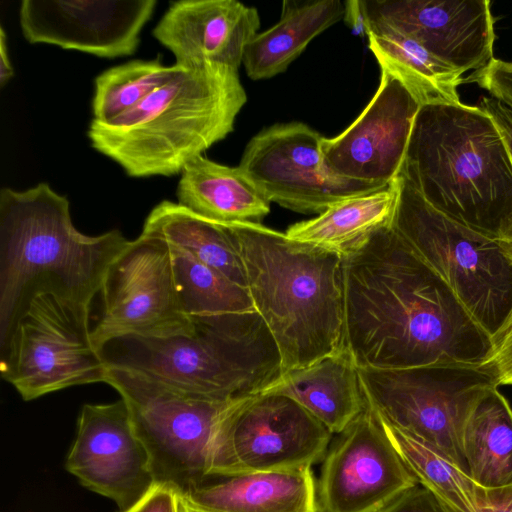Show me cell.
Wrapping results in <instances>:
<instances>
[{
  "mask_svg": "<svg viewBox=\"0 0 512 512\" xmlns=\"http://www.w3.org/2000/svg\"><path fill=\"white\" fill-rule=\"evenodd\" d=\"M345 346L359 369L482 365L490 335L391 225L344 256Z\"/></svg>",
  "mask_w": 512,
  "mask_h": 512,
  "instance_id": "1",
  "label": "cell"
},
{
  "mask_svg": "<svg viewBox=\"0 0 512 512\" xmlns=\"http://www.w3.org/2000/svg\"><path fill=\"white\" fill-rule=\"evenodd\" d=\"M130 240L115 229H76L69 201L47 183L0 191V354L31 300L55 293L90 308L104 276Z\"/></svg>",
  "mask_w": 512,
  "mask_h": 512,
  "instance_id": "2",
  "label": "cell"
},
{
  "mask_svg": "<svg viewBox=\"0 0 512 512\" xmlns=\"http://www.w3.org/2000/svg\"><path fill=\"white\" fill-rule=\"evenodd\" d=\"M223 225L242 257L254 309L279 349L284 372L344 351V257L261 223Z\"/></svg>",
  "mask_w": 512,
  "mask_h": 512,
  "instance_id": "3",
  "label": "cell"
},
{
  "mask_svg": "<svg viewBox=\"0 0 512 512\" xmlns=\"http://www.w3.org/2000/svg\"><path fill=\"white\" fill-rule=\"evenodd\" d=\"M399 175L445 216L510 244L512 159L480 106L422 105Z\"/></svg>",
  "mask_w": 512,
  "mask_h": 512,
  "instance_id": "4",
  "label": "cell"
},
{
  "mask_svg": "<svg viewBox=\"0 0 512 512\" xmlns=\"http://www.w3.org/2000/svg\"><path fill=\"white\" fill-rule=\"evenodd\" d=\"M246 101L238 70L183 69L120 117L93 119L88 137L131 177L173 176L233 131Z\"/></svg>",
  "mask_w": 512,
  "mask_h": 512,
  "instance_id": "5",
  "label": "cell"
},
{
  "mask_svg": "<svg viewBox=\"0 0 512 512\" xmlns=\"http://www.w3.org/2000/svg\"><path fill=\"white\" fill-rule=\"evenodd\" d=\"M192 324L190 333L115 337L98 351L107 367L216 400L260 394L283 375L279 349L257 311L211 316Z\"/></svg>",
  "mask_w": 512,
  "mask_h": 512,
  "instance_id": "6",
  "label": "cell"
},
{
  "mask_svg": "<svg viewBox=\"0 0 512 512\" xmlns=\"http://www.w3.org/2000/svg\"><path fill=\"white\" fill-rule=\"evenodd\" d=\"M105 383L125 401L155 482L186 490L214 478L224 430L244 398L216 400L112 367Z\"/></svg>",
  "mask_w": 512,
  "mask_h": 512,
  "instance_id": "7",
  "label": "cell"
},
{
  "mask_svg": "<svg viewBox=\"0 0 512 512\" xmlns=\"http://www.w3.org/2000/svg\"><path fill=\"white\" fill-rule=\"evenodd\" d=\"M391 226L490 335L512 308V248L429 205L401 175Z\"/></svg>",
  "mask_w": 512,
  "mask_h": 512,
  "instance_id": "8",
  "label": "cell"
},
{
  "mask_svg": "<svg viewBox=\"0 0 512 512\" xmlns=\"http://www.w3.org/2000/svg\"><path fill=\"white\" fill-rule=\"evenodd\" d=\"M358 371L366 400L380 417L433 445L468 474L461 432L478 398L498 387L492 373L460 363Z\"/></svg>",
  "mask_w": 512,
  "mask_h": 512,
  "instance_id": "9",
  "label": "cell"
},
{
  "mask_svg": "<svg viewBox=\"0 0 512 512\" xmlns=\"http://www.w3.org/2000/svg\"><path fill=\"white\" fill-rule=\"evenodd\" d=\"M90 308L55 293L34 297L0 354L1 377L30 401L105 382L108 367L91 338Z\"/></svg>",
  "mask_w": 512,
  "mask_h": 512,
  "instance_id": "10",
  "label": "cell"
},
{
  "mask_svg": "<svg viewBox=\"0 0 512 512\" xmlns=\"http://www.w3.org/2000/svg\"><path fill=\"white\" fill-rule=\"evenodd\" d=\"M99 294L101 315L91 332L97 350L115 337H163L194 328L182 311L171 250L161 238L141 232L130 240L109 266Z\"/></svg>",
  "mask_w": 512,
  "mask_h": 512,
  "instance_id": "11",
  "label": "cell"
},
{
  "mask_svg": "<svg viewBox=\"0 0 512 512\" xmlns=\"http://www.w3.org/2000/svg\"><path fill=\"white\" fill-rule=\"evenodd\" d=\"M332 433L294 399L262 392L242 399L223 433L214 478L311 467Z\"/></svg>",
  "mask_w": 512,
  "mask_h": 512,
  "instance_id": "12",
  "label": "cell"
},
{
  "mask_svg": "<svg viewBox=\"0 0 512 512\" xmlns=\"http://www.w3.org/2000/svg\"><path fill=\"white\" fill-rule=\"evenodd\" d=\"M323 136L301 122L272 125L248 142L239 167L271 202L320 214L344 199L388 185L336 177L324 167Z\"/></svg>",
  "mask_w": 512,
  "mask_h": 512,
  "instance_id": "13",
  "label": "cell"
},
{
  "mask_svg": "<svg viewBox=\"0 0 512 512\" xmlns=\"http://www.w3.org/2000/svg\"><path fill=\"white\" fill-rule=\"evenodd\" d=\"M322 461L316 482L319 512H379L419 484L368 402Z\"/></svg>",
  "mask_w": 512,
  "mask_h": 512,
  "instance_id": "14",
  "label": "cell"
},
{
  "mask_svg": "<svg viewBox=\"0 0 512 512\" xmlns=\"http://www.w3.org/2000/svg\"><path fill=\"white\" fill-rule=\"evenodd\" d=\"M420 107L398 78L381 70L378 88L360 115L339 135L323 137L325 169L339 178L389 185L401 172Z\"/></svg>",
  "mask_w": 512,
  "mask_h": 512,
  "instance_id": "15",
  "label": "cell"
},
{
  "mask_svg": "<svg viewBox=\"0 0 512 512\" xmlns=\"http://www.w3.org/2000/svg\"><path fill=\"white\" fill-rule=\"evenodd\" d=\"M65 465L83 486L113 500L122 511L155 483L148 452L123 399L83 405Z\"/></svg>",
  "mask_w": 512,
  "mask_h": 512,
  "instance_id": "16",
  "label": "cell"
},
{
  "mask_svg": "<svg viewBox=\"0 0 512 512\" xmlns=\"http://www.w3.org/2000/svg\"><path fill=\"white\" fill-rule=\"evenodd\" d=\"M156 4V0H23L19 23L32 44L116 58L135 53Z\"/></svg>",
  "mask_w": 512,
  "mask_h": 512,
  "instance_id": "17",
  "label": "cell"
},
{
  "mask_svg": "<svg viewBox=\"0 0 512 512\" xmlns=\"http://www.w3.org/2000/svg\"><path fill=\"white\" fill-rule=\"evenodd\" d=\"M363 5L369 22L395 28L463 74L494 59L488 0H363Z\"/></svg>",
  "mask_w": 512,
  "mask_h": 512,
  "instance_id": "18",
  "label": "cell"
},
{
  "mask_svg": "<svg viewBox=\"0 0 512 512\" xmlns=\"http://www.w3.org/2000/svg\"><path fill=\"white\" fill-rule=\"evenodd\" d=\"M259 27L257 9L239 1L181 0L170 3L152 35L183 69L217 65L238 70Z\"/></svg>",
  "mask_w": 512,
  "mask_h": 512,
  "instance_id": "19",
  "label": "cell"
},
{
  "mask_svg": "<svg viewBox=\"0 0 512 512\" xmlns=\"http://www.w3.org/2000/svg\"><path fill=\"white\" fill-rule=\"evenodd\" d=\"M311 467L212 478L178 490L180 512H319Z\"/></svg>",
  "mask_w": 512,
  "mask_h": 512,
  "instance_id": "20",
  "label": "cell"
},
{
  "mask_svg": "<svg viewBox=\"0 0 512 512\" xmlns=\"http://www.w3.org/2000/svg\"><path fill=\"white\" fill-rule=\"evenodd\" d=\"M264 392L294 399L332 434L345 430L367 406L358 368L346 349L284 372Z\"/></svg>",
  "mask_w": 512,
  "mask_h": 512,
  "instance_id": "21",
  "label": "cell"
},
{
  "mask_svg": "<svg viewBox=\"0 0 512 512\" xmlns=\"http://www.w3.org/2000/svg\"><path fill=\"white\" fill-rule=\"evenodd\" d=\"M176 195L179 205L221 224L260 223L270 212V201L239 166L203 155L185 165Z\"/></svg>",
  "mask_w": 512,
  "mask_h": 512,
  "instance_id": "22",
  "label": "cell"
},
{
  "mask_svg": "<svg viewBox=\"0 0 512 512\" xmlns=\"http://www.w3.org/2000/svg\"><path fill=\"white\" fill-rule=\"evenodd\" d=\"M470 478L503 504L512 497V408L497 387L472 406L460 437Z\"/></svg>",
  "mask_w": 512,
  "mask_h": 512,
  "instance_id": "23",
  "label": "cell"
},
{
  "mask_svg": "<svg viewBox=\"0 0 512 512\" xmlns=\"http://www.w3.org/2000/svg\"><path fill=\"white\" fill-rule=\"evenodd\" d=\"M344 11L340 0L283 1L279 21L246 47L242 64L248 77L263 80L285 71L316 36L343 19Z\"/></svg>",
  "mask_w": 512,
  "mask_h": 512,
  "instance_id": "24",
  "label": "cell"
},
{
  "mask_svg": "<svg viewBox=\"0 0 512 512\" xmlns=\"http://www.w3.org/2000/svg\"><path fill=\"white\" fill-rule=\"evenodd\" d=\"M399 189L397 177L384 189L344 199L315 218L289 226L285 234L291 240L325 248L344 257L371 234L392 224Z\"/></svg>",
  "mask_w": 512,
  "mask_h": 512,
  "instance_id": "25",
  "label": "cell"
},
{
  "mask_svg": "<svg viewBox=\"0 0 512 512\" xmlns=\"http://www.w3.org/2000/svg\"><path fill=\"white\" fill-rule=\"evenodd\" d=\"M368 46L380 69L398 78L421 106L458 103L463 73L434 57L418 42L380 22H369Z\"/></svg>",
  "mask_w": 512,
  "mask_h": 512,
  "instance_id": "26",
  "label": "cell"
},
{
  "mask_svg": "<svg viewBox=\"0 0 512 512\" xmlns=\"http://www.w3.org/2000/svg\"><path fill=\"white\" fill-rule=\"evenodd\" d=\"M142 233L161 238L170 246L187 252L197 261L247 288L242 257L223 224L205 219L178 203L164 200L151 210Z\"/></svg>",
  "mask_w": 512,
  "mask_h": 512,
  "instance_id": "27",
  "label": "cell"
},
{
  "mask_svg": "<svg viewBox=\"0 0 512 512\" xmlns=\"http://www.w3.org/2000/svg\"><path fill=\"white\" fill-rule=\"evenodd\" d=\"M375 414L404 464L447 512H481L502 505L436 447Z\"/></svg>",
  "mask_w": 512,
  "mask_h": 512,
  "instance_id": "28",
  "label": "cell"
},
{
  "mask_svg": "<svg viewBox=\"0 0 512 512\" xmlns=\"http://www.w3.org/2000/svg\"><path fill=\"white\" fill-rule=\"evenodd\" d=\"M169 247L180 305L191 322L222 314L256 311L246 287L234 283L187 252Z\"/></svg>",
  "mask_w": 512,
  "mask_h": 512,
  "instance_id": "29",
  "label": "cell"
},
{
  "mask_svg": "<svg viewBox=\"0 0 512 512\" xmlns=\"http://www.w3.org/2000/svg\"><path fill=\"white\" fill-rule=\"evenodd\" d=\"M182 70L155 59L132 60L103 71L95 79L93 119L109 122L120 117Z\"/></svg>",
  "mask_w": 512,
  "mask_h": 512,
  "instance_id": "30",
  "label": "cell"
},
{
  "mask_svg": "<svg viewBox=\"0 0 512 512\" xmlns=\"http://www.w3.org/2000/svg\"><path fill=\"white\" fill-rule=\"evenodd\" d=\"M491 348L482 363L499 385H512V308L490 337Z\"/></svg>",
  "mask_w": 512,
  "mask_h": 512,
  "instance_id": "31",
  "label": "cell"
},
{
  "mask_svg": "<svg viewBox=\"0 0 512 512\" xmlns=\"http://www.w3.org/2000/svg\"><path fill=\"white\" fill-rule=\"evenodd\" d=\"M466 82L477 83L492 98L512 110V62L494 58L484 68L469 74Z\"/></svg>",
  "mask_w": 512,
  "mask_h": 512,
  "instance_id": "32",
  "label": "cell"
},
{
  "mask_svg": "<svg viewBox=\"0 0 512 512\" xmlns=\"http://www.w3.org/2000/svg\"><path fill=\"white\" fill-rule=\"evenodd\" d=\"M122 512H180L178 489L168 483L155 482L135 504Z\"/></svg>",
  "mask_w": 512,
  "mask_h": 512,
  "instance_id": "33",
  "label": "cell"
},
{
  "mask_svg": "<svg viewBox=\"0 0 512 512\" xmlns=\"http://www.w3.org/2000/svg\"><path fill=\"white\" fill-rule=\"evenodd\" d=\"M379 512H447L439 500L420 484L404 492Z\"/></svg>",
  "mask_w": 512,
  "mask_h": 512,
  "instance_id": "34",
  "label": "cell"
},
{
  "mask_svg": "<svg viewBox=\"0 0 512 512\" xmlns=\"http://www.w3.org/2000/svg\"><path fill=\"white\" fill-rule=\"evenodd\" d=\"M479 106L494 120L506 142L512 159V110L492 97H483ZM509 245L512 248V239Z\"/></svg>",
  "mask_w": 512,
  "mask_h": 512,
  "instance_id": "35",
  "label": "cell"
},
{
  "mask_svg": "<svg viewBox=\"0 0 512 512\" xmlns=\"http://www.w3.org/2000/svg\"><path fill=\"white\" fill-rule=\"evenodd\" d=\"M344 7L343 20L352 32L367 37L369 20L364 9L363 0H347L344 2Z\"/></svg>",
  "mask_w": 512,
  "mask_h": 512,
  "instance_id": "36",
  "label": "cell"
},
{
  "mask_svg": "<svg viewBox=\"0 0 512 512\" xmlns=\"http://www.w3.org/2000/svg\"><path fill=\"white\" fill-rule=\"evenodd\" d=\"M13 76V68L8 56V49L6 44V35L4 29L0 28V86L4 87L5 84Z\"/></svg>",
  "mask_w": 512,
  "mask_h": 512,
  "instance_id": "37",
  "label": "cell"
},
{
  "mask_svg": "<svg viewBox=\"0 0 512 512\" xmlns=\"http://www.w3.org/2000/svg\"><path fill=\"white\" fill-rule=\"evenodd\" d=\"M481 512H512V497L510 498V500L508 502H506L505 504H503L497 508L485 509V510H482Z\"/></svg>",
  "mask_w": 512,
  "mask_h": 512,
  "instance_id": "38",
  "label": "cell"
}]
</instances>
